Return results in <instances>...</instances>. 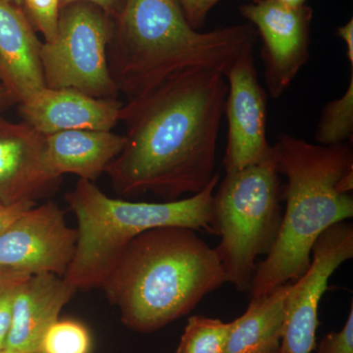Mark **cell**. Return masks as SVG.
Instances as JSON below:
<instances>
[{
	"mask_svg": "<svg viewBox=\"0 0 353 353\" xmlns=\"http://www.w3.org/2000/svg\"><path fill=\"white\" fill-rule=\"evenodd\" d=\"M227 94L224 74L192 69L129 99L120 116L126 143L105 172L116 194L173 201L205 189L217 174Z\"/></svg>",
	"mask_w": 353,
	"mask_h": 353,
	"instance_id": "cell-1",
	"label": "cell"
},
{
	"mask_svg": "<svg viewBox=\"0 0 353 353\" xmlns=\"http://www.w3.org/2000/svg\"><path fill=\"white\" fill-rule=\"evenodd\" d=\"M226 283L215 248L189 228H155L125 248L101 285L121 320L152 333L189 314Z\"/></svg>",
	"mask_w": 353,
	"mask_h": 353,
	"instance_id": "cell-2",
	"label": "cell"
},
{
	"mask_svg": "<svg viewBox=\"0 0 353 353\" xmlns=\"http://www.w3.org/2000/svg\"><path fill=\"white\" fill-rule=\"evenodd\" d=\"M111 20L109 69L119 92L129 99L187 70L225 75L259 37L250 23L194 30L175 0H126Z\"/></svg>",
	"mask_w": 353,
	"mask_h": 353,
	"instance_id": "cell-3",
	"label": "cell"
},
{
	"mask_svg": "<svg viewBox=\"0 0 353 353\" xmlns=\"http://www.w3.org/2000/svg\"><path fill=\"white\" fill-rule=\"evenodd\" d=\"M273 148L279 173L287 179L282 190L285 211L275 243L255 270L252 299L303 275L320 234L353 217L352 194L339 189L341 179L353 171L350 145H314L282 132Z\"/></svg>",
	"mask_w": 353,
	"mask_h": 353,
	"instance_id": "cell-4",
	"label": "cell"
},
{
	"mask_svg": "<svg viewBox=\"0 0 353 353\" xmlns=\"http://www.w3.org/2000/svg\"><path fill=\"white\" fill-rule=\"evenodd\" d=\"M219 182L217 173L199 194L153 203L113 199L94 182L79 179L64 197L78 224L76 252L65 280L77 290L101 288L128 245L155 228L185 227L217 234L214 192Z\"/></svg>",
	"mask_w": 353,
	"mask_h": 353,
	"instance_id": "cell-5",
	"label": "cell"
},
{
	"mask_svg": "<svg viewBox=\"0 0 353 353\" xmlns=\"http://www.w3.org/2000/svg\"><path fill=\"white\" fill-rule=\"evenodd\" d=\"M275 152L259 164L226 173L214 192L219 245L215 248L226 283L250 292L257 257L267 255L282 221V187Z\"/></svg>",
	"mask_w": 353,
	"mask_h": 353,
	"instance_id": "cell-6",
	"label": "cell"
},
{
	"mask_svg": "<svg viewBox=\"0 0 353 353\" xmlns=\"http://www.w3.org/2000/svg\"><path fill=\"white\" fill-rule=\"evenodd\" d=\"M112 20L99 7L76 2L60 8L55 36L43 41L46 87L73 88L95 99H118L108 50Z\"/></svg>",
	"mask_w": 353,
	"mask_h": 353,
	"instance_id": "cell-7",
	"label": "cell"
},
{
	"mask_svg": "<svg viewBox=\"0 0 353 353\" xmlns=\"http://www.w3.org/2000/svg\"><path fill=\"white\" fill-rule=\"evenodd\" d=\"M307 270L288 285L279 353H311L316 348L318 308L334 272L353 257V226L341 222L315 241Z\"/></svg>",
	"mask_w": 353,
	"mask_h": 353,
	"instance_id": "cell-8",
	"label": "cell"
},
{
	"mask_svg": "<svg viewBox=\"0 0 353 353\" xmlns=\"http://www.w3.org/2000/svg\"><path fill=\"white\" fill-rule=\"evenodd\" d=\"M243 17L262 39L261 58L268 94H285L310 57L311 7H289L275 0H250L241 6Z\"/></svg>",
	"mask_w": 353,
	"mask_h": 353,
	"instance_id": "cell-9",
	"label": "cell"
},
{
	"mask_svg": "<svg viewBox=\"0 0 353 353\" xmlns=\"http://www.w3.org/2000/svg\"><path fill=\"white\" fill-rule=\"evenodd\" d=\"M78 232L54 201L34 205L0 236V266L28 275L64 277L75 255Z\"/></svg>",
	"mask_w": 353,
	"mask_h": 353,
	"instance_id": "cell-10",
	"label": "cell"
},
{
	"mask_svg": "<svg viewBox=\"0 0 353 353\" xmlns=\"http://www.w3.org/2000/svg\"><path fill=\"white\" fill-rule=\"evenodd\" d=\"M253 48L243 51L228 70L225 112L228 143L226 173L259 164L273 152L267 139V94L259 83Z\"/></svg>",
	"mask_w": 353,
	"mask_h": 353,
	"instance_id": "cell-11",
	"label": "cell"
},
{
	"mask_svg": "<svg viewBox=\"0 0 353 353\" xmlns=\"http://www.w3.org/2000/svg\"><path fill=\"white\" fill-rule=\"evenodd\" d=\"M61 179L46 161V136L0 112V203L34 201L58 189Z\"/></svg>",
	"mask_w": 353,
	"mask_h": 353,
	"instance_id": "cell-12",
	"label": "cell"
},
{
	"mask_svg": "<svg viewBox=\"0 0 353 353\" xmlns=\"http://www.w3.org/2000/svg\"><path fill=\"white\" fill-rule=\"evenodd\" d=\"M21 119L44 136L73 130L112 131L124 103L73 88L44 87L17 104Z\"/></svg>",
	"mask_w": 353,
	"mask_h": 353,
	"instance_id": "cell-13",
	"label": "cell"
},
{
	"mask_svg": "<svg viewBox=\"0 0 353 353\" xmlns=\"http://www.w3.org/2000/svg\"><path fill=\"white\" fill-rule=\"evenodd\" d=\"M77 289L64 277L50 273L30 276L14 301L10 328L3 350L39 353L41 341Z\"/></svg>",
	"mask_w": 353,
	"mask_h": 353,
	"instance_id": "cell-14",
	"label": "cell"
},
{
	"mask_svg": "<svg viewBox=\"0 0 353 353\" xmlns=\"http://www.w3.org/2000/svg\"><path fill=\"white\" fill-rule=\"evenodd\" d=\"M41 43L22 7L0 0V83L17 104L46 87Z\"/></svg>",
	"mask_w": 353,
	"mask_h": 353,
	"instance_id": "cell-15",
	"label": "cell"
},
{
	"mask_svg": "<svg viewBox=\"0 0 353 353\" xmlns=\"http://www.w3.org/2000/svg\"><path fill=\"white\" fill-rule=\"evenodd\" d=\"M125 134L73 130L46 136V161L57 178L71 174L94 182L124 148Z\"/></svg>",
	"mask_w": 353,
	"mask_h": 353,
	"instance_id": "cell-16",
	"label": "cell"
},
{
	"mask_svg": "<svg viewBox=\"0 0 353 353\" xmlns=\"http://www.w3.org/2000/svg\"><path fill=\"white\" fill-rule=\"evenodd\" d=\"M288 285L250 301L245 312L233 321L223 353H261L280 347Z\"/></svg>",
	"mask_w": 353,
	"mask_h": 353,
	"instance_id": "cell-17",
	"label": "cell"
},
{
	"mask_svg": "<svg viewBox=\"0 0 353 353\" xmlns=\"http://www.w3.org/2000/svg\"><path fill=\"white\" fill-rule=\"evenodd\" d=\"M353 134V69L343 97L328 102L323 108L315 132L319 145L345 143Z\"/></svg>",
	"mask_w": 353,
	"mask_h": 353,
	"instance_id": "cell-18",
	"label": "cell"
},
{
	"mask_svg": "<svg viewBox=\"0 0 353 353\" xmlns=\"http://www.w3.org/2000/svg\"><path fill=\"white\" fill-rule=\"evenodd\" d=\"M233 321L192 316L175 353H223Z\"/></svg>",
	"mask_w": 353,
	"mask_h": 353,
	"instance_id": "cell-19",
	"label": "cell"
},
{
	"mask_svg": "<svg viewBox=\"0 0 353 353\" xmlns=\"http://www.w3.org/2000/svg\"><path fill=\"white\" fill-rule=\"evenodd\" d=\"M92 336L87 327L75 320H59L44 334L39 353H90Z\"/></svg>",
	"mask_w": 353,
	"mask_h": 353,
	"instance_id": "cell-20",
	"label": "cell"
},
{
	"mask_svg": "<svg viewBox=\"0 0 353 353\" xmlns=\"http://www.w3.org/2000/svg\"><path fill=\"white\" fill-rule=\"evenodd\" d=\"M29 277L23 272L0 266V350L4 348L10 328L14 301L21 285Z\"/></svg>",
	"mask_w": 353,
	"mask_h": 353,
	"instance_id": "cell-21",
	"label": "cell"
},
{
	"mask_svg": "<svg viewBox=\"0 0 353 353\" xmlns=\"http://www.w3.org/2000/svg\"><path fill=\"white\" fill-rule=\"evenodd\" d=\"M22 8L44 41H51L57 32L60 0H23Z\"/></svg>",
	"mask_w": 353,
	"mask_h": 353,
	"instance_id": "cell-22",
	"label": "cell"
},
{
	"mask_svg": "<svg viewBox=\"0 0 353 353\" xmlns=\"http://www.w3.org/2000/svg\"><path fill=\"white\" fill-rule=\"evenodd\" d=\"M317 347L318 353H353V304L350 305L347 321L339 332L325 336Z\"/></svg>",
	"mask_w": 353,
	"mask_h": 353,
	"instance_id": "cell-23",
	"label": "cell"
},
{
	"mask_svg": "<svg viewBox=\"0 0 353 353\" xmlns=\"http://www.w3.org/2000/svg\"><path fill=\"white\" fill-rule=\"evenodd\" d=\"M185 20L194 30L205 23L209 12L221 0H175Z\"/></svg>",
	"mask_w": 353,
	"mask_h": 353,
	"instance_id": "cell-24",
	"label": "cell"
},
{
	"mask_svg": "<svg viewBox=\"0 0 353 353\" xmlns=\"http://www.w3.org/2000/svg\"><path fill=\"white\" fill-rule=\"evenodd\" d=\"M34 201H22L17 203L6 205L0 203V236H2L9 227L19 219L20 216L24 214L32 206L36 205Z\"/></svg>",
	"mask_w": 353,
	"mask_h": 353,
	"instance_id": "cell-25",
	"label": "cell"
},
{
	"mask_svg": "<svg viewBox=\"0 0 353 353\" xmlns=\"http://www.w3.org/2000/svg\"><path fill=\"white\" fill-rule=\"evenodd\" d=\"M125 1L126 0H60V8L76 2H85V3L94 4L99 7L112 19L119 14L121 9L124 6Z\"/></svg>",
	"mask_w": 353,
	"mask_h": 353,
	"instance_id": "cell-26",
	"label": "cell"
},
{
	"mask_svg": "<svg viewBox=\"0 0 353 353\" xmlns=\"http://www.w3.org/2000/svg\"><path fill=\"white\" fill-rule=\"evenodd\" d=\"M336 34L345 44L347 60L353 68V20L350 19L347 24L339 28Z\"/></svg>",
	"mask_w": 353,
	"mask_h": 353,
	"instance_id": "cell-27",
	"label": "cell"
},
{
	"mask_svg": "<svg viewBox=\"0 0 353 353\" xmlns=\"http://www.w3.org/2000/svg\"><path fill=\"white\" fill-rule=\"evenodd\" d=\"M17 104L12 94L0 83V112H3L6 109Z\"/></svg>",
	"mask_w": 353,
	"mask_h": 353,
	"instance_id": "cell-28",
	"label": "cell"
},
{
	"mask_svg": "<svg viewBox=\"0 0 353 353\" xmlns=\"http://www.w3.org/2000/svg\"><path fill=\"white\" fill-rule=\"evenodd\" d=\"M279 3L283 4V6L289 7H301L305 6L307 0H275Z\"/></svg>",
	"mask_w": 353,
	"mask_h": 353,
	"instance_id": "cell-29",
	"label": "cell"
},
{
	"mask_svg": "<svg viewBox=\"0 0 353 353\" xmlns=\"http://www.w3.org/2000/svg\"><path fill=\"white\" fill-rule=\"evenodd\" d=\"M6 1L11 2V3L20 7H22L23 4V0H6Z\"/></svg>",
	"mask_w": 353,
	"mask_h": 353,
	"instance_id": "cell-30",
	"label": "cell"
},
{
	"mask_svg": "<svg viewBox=\"0 0 353 353\" xmlns=\"http://www.w3.org/2000/svg\"><path fill=\"white\" fill-rule=\"evenodd\" d=\"M261 353H279V348H277V350H267V352H263Z\"/></svg>",
	"mask_w": 353,
	"mask_h": 353,
	"instance_id": "cell-31",
	"label": "cell"
},
{
	"mask_svg": "<svg viewBox=\"0 0 353 353\" xmlns=\"http://www.w3.org/2000/svg\"><path fill=\"white\" fill-rule=\"evenodd\" d=\"M0 353H19V352H8V350H0Z\"/></svg>",
	"mask_w": 353,
	"mask_h": 353,
	"instance_id": "cell-32",
	"label": "cell"
}]
</instances>
